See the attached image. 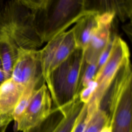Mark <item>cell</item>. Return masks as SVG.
I'll return each mask as SVG.
<instances>
[{
  "mask_svg": "<svg viewBox=\"0 0 132 132\" xmlns=\"http://www.w3.org/2000/svg\"><path fill=\"white\" fill-rule=\"evenodd\" d=\"M0 40L18 48L36 50L43 43L37 32L32 11L26 0L7 1L0 8Z\"/></svg>",
  "mask_w": 132,
  "mask_h": 132,
  "instance_id": "2",
  "label": "cell"
},
{
  "mask_svg": "<svg viewBox=\"0 0 132 132\" xmlns=\"http://www.w3.org/2000/svg\"><path fill=\"white\" fill-rule=\"evenodd\" d=\"M84 61V50L77 48L52 72L46 86L55 107L67 104L78 96L77 91Z\"/></svg>",
  "mask_w": 132,
  "mask_h": 132,
  "instance_id": "3",
  "label": "cell"
},
{
  "mask_svg": "<svg viewBox=\"0 0 132 132\" xmlns=\"http://www.w3.org/2000/svg\"><path fill=\"white\" fill-rule=\"evenodd\" d=\"M84 104L78 96L67 104L53 108L45 120L23 132H71Z\"/></svg>",
  "mask_w": 132,
  "mask_h": 132,
  "instance_id": "7",
  "label": "cell"
},
{
  "mask_svg": "<svg viewBox=\"0 0 132 132\" xmlns=\"http://www.w3.org/2000/svg\"><path fill=\"white\" fill-rule=\"evenodd\" d=\"M109 121L108 114L100 108L93 114L83 132H100Z\"/></svg>",
  "mask_w": 132,
  "mask_h": 132,
  "instance_id": "14",
  "label": "cell"
},
{
  "mask_svg": "<svg viewBox=\"0 0 132 132\" xmlns=\"http://www.w3.org/2000/svg\"><path fill=\"white\" fill-rule=\"evenodd\" d=\"M9 123L0 119V132H6Z\"/></svg>",
  "mask_w": 132,
  "mask_h": 132,
  "instance_id": "19",
  "label": "cell"
},
{
  "mask_svg": "<svg viewBox=\"0 0 132 132\" xmlns=\"http://www.w3.org/2000/svg\"><path fill=\"white\" fill-rule=\"evenodd\" d=\"M115 15L113 12L110 11L98 13L97 25L84 50L85 63H97L100 55L112 39L111 27Z\"/></svg>",
  "mask_w": 132,
  "mask_h": 132,
  "instance_id": "10",
  "label": "cell"
},
{
  "mask_svg": "<svg viewBox=\"0 0 132 132\" xmlns=\"http://www.w3.org/2000/svg\"><path fill=\"white\" fill-rule=\"evenodd\" d=\"M92 116L88 112L86 104H84L71 132H83Z\"/></svg>",
  "mask_w": 132,
  "mask_h": 132,
  "instance_id": "15",
  "label": "cell"
},
{
  "mask_svg": "<svg viewBox=\"0 0 132 132\" xmlns=\"http://www.w3.org/2000/svg\"><path fill=\"white\" fill-rule=\"evenodd\" d=\"M131 80L114 89L102 103L113 132H131Z\"/></svg>",
  "mask_w": 132,
  "mask_h": 132,
  "instance_id": "4",
  "label": "cell"
},
{
  "mask_svg": "<svg viewBox=\"0 0 132 132\" xmlns=\"http://www.w3.org/2000/svg\"><path fill=\"white\" fill-rule=\"evenodd\" d=\"M77 45L74 29L63 32L47 42L40 52L42 77L46 86L52 72L63 62L75 50Z\"/></svg>",
  "mask_w": 132,
  "mask_h": 132,
  "instance_id": "6",
  "label": "cell"
},
{
  "mask_svg": "<svg viewBox=\"0 0 132 132\" xmlns=\"http://www.w3.org/2000/svg\"><path fill=\"white\" fill-rule=\"evenodd\" d=\"M10 77L24 87L32 81L40 82L43 77L39 50L19 48Z\"/></svg>",
  "mask_w": 132,
  "mask_h": 132,
  "instance_id": "9",
  "label": "cell"
},
{
  "mask_svg": "<svg viewBox=\"0 0 132 132\" xmlns=\"http://www.w3.org/2000/svg\"><path fill=\"white\" fill-rule=\"evenodd\" d=\"M5 79H6V78L5 74L4 73V71H3V70L2 68L1 62L0 61V86Z\"/></svg>",
  "mask_w": 132,
  "mask_h": 132,
  "instance_id": "20",
  "label": "cell"
},
{
  "mask_svg": "<svg viewBox=\"0 0 132 132\" xmlns=\"http://www.w3.org/2000/svg\"><path fill=\"white\" fill-rule=\"evenodd\" d=\"M52 100L48 88L43 83L35 90L29 104L15 123L17 130L24 131L38 125L52 112Z\"/></svg>",
  "mask_w": 132,
  "mask_h": 132,
  "instance_id": "8",
  "label": "cell"
},
{
  "mask_svg": "<svg viewBox=\"0 0 132 132\" xmlns=\"http://www.w3.org/2000/svg\"><path fill=\"white\" fill-rule=\"evenodd\" d=\"M112 41L113 38L109 42L98 57L97 61V71L103 66L110 54L112 47Z\"/></svg>",
  "mask_w": 132,
  "mask_h": 132,
  "instance_id": "17",
  "label": "cell"
},
{
  "mask_svg": "<svg viewBox=\"0 0 132 132\" xmlns=\"http://www.w3.org/2000/svg\"><path fill=\"white\" fill-rule=\"evenodd\" d=\"M97 88V83L94 79L90 81L79 92L78 97L83 104H87L90 100Z\"/></svg>",
  "mask_w": 132,
  "mask_h": 132,
  "instance_id": "16",
  "label": "cell"
},
{
  "mask_svg": "<svg viewBox=\"0 0 132 132\" xmlns=\"http://www.w3.org/2000/svg\"><path fill=\"white\" fill-rule=\"evenodd\" d=\"M38 82L32 81L27 85L22 92L19 102L14 109L13 113V120L16 123L21 117L22 114L26 109L35 90L37 89Z\"/></svg>",
  "mask_w": 132,
  "mask_h": 132,
  "instance_id": "13",
  "label": "cell"
},
{
  "mask_svg": "<svg viewBox=\"0 0 132 132\" xmlns=\"http://www.w3.org/2000/svg\"><path fill=\"white\" fill-rule=\"evenodd\" d=\"M98 13L96 11L90 10L73 27L77 48L83 50L86 49L92 33L97 25Z\"/></svg>",
  "mask_w": 132,
  "mask_h": 132,
  "instance_id": "12",
  "label": "cell"
},
{
  "mask_svg": "<svg viewBox=\"0 0 132 132\" xmlns=\"http://www.w3.org/2000/svg\"><path fill=\"white\" fill-rule=\"evenodd\" d=\"M37 33L43 42H47L65 31L90 10L88 1L76 0H29Z\"/></svg>",
  "mask_w": 132,
  "mask_h": 132,
  "instance_id": "1",
  "label": "cell"
},
{
  "mask_svg": "<svg viewBox=\"0 0 132 132\" xmlns=\"http://www.w3.org/2000/svg\"><path fill=\"white\" fill-rule=\"evenodd\" d=\"M128 60H129V51L127 44L120 37H114L110 54L103 66L97 71L94 78L97 88L89 103L100 108V102L104 93L119 70Z\"/></svg>",
  "mask_w": 132,
  "mask_h": 132,
  "instance_id": "5",
  "label": "cell"
},
{
  "mask_svg": "<svg viewBox=\"0 0 132 132\" xmlns=\"http://www.w3.org/2000/svg\"><path fill=\"white\" fill-rule=\"evenodd\" d=\"M25 87L16 82L11 77L0 86V119L10 123L13 113Z\"/></svg>",
  "mask_w": 132,
  "mask_h": 132,
  "instance_id": "11",
  "label": "cell"
},
{
  "mask_svg": "<svg viewBox=\"0 0 132 132\" xmlns=\"http://www.w3.org/2000/svg\"><path fill=\"white\" fill-rule=\"evenodd\" d=\"M100 132H113L112 127L109 121L106 125L103 126Z\"/></svg>",
  "mask_w": 132,
  "mask_h": 132,
  "instance_id": "18",
  "label": "cell"
}]
</instances>
